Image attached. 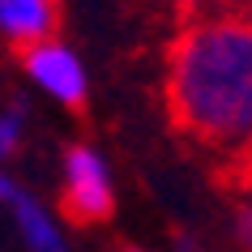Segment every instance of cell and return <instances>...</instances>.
<instances>
[{
    "mask_svg": "<svg viewBox=\"0 0 252 252\" xmlns=\"http://www.w3.org/2000/svg\"><path fill=\"white\" fill-rule=\"evenodd\" d=\"M167 111L214 158L252 167V9L197 13L167 56Z\"/></svg>",
    "mask_w": 252,
    "mask_h": 252,
    "instance_id": "obj_1",
    "label": "cell"
},
{
    "mask_svg": "<svg viewBox=\"0 0 252 252\" xmlns=\"http://www.w3.org/2000/svg\"><path fill=\"white\" fill-rule=\"evenodd\" d=\"M60 210L64 218L90 226L111 218L116 210V192H111V171L98 158V150L90 146H73L64 154V188H60Z\"/></svg>",
    "mask_w": 252,
    "mask_h": 252,
    "instance_id": "obj_2",
    "label": "cell"
},
{
    "mask_svg": "<svg viewBox=\"0 0 252 252\" xmlns=\"http://www.w3.org/2000/svg\"><path fill=\"white\" fill-rule=\"evenodd\" d=\"M22 60H26V73L52 98H60L64 107L86 103V68H81V60L68 52L64 43H56V39L30 43V47H22Z\"/></svg>",
    "mask_w": 252,
    "mask_h": 252,
    "instance_id": "obj_3",
    "label": "cell"
},
{
    "mask_svg": "<svg viewBox=\"0 0 252 252\" xmlns=\"http://www.w3.org/2000/svg\"><path fill=\"white\" fill-rule=\"evenodd\" d=\"M9 210H13V226H17V235H22V244H26V252H68L64 226L56 222V214L39 197H30V192L17 188Z\"/></svg>",
    "mask_w": 252,
    "mask_h": 252,
    "instance_id": "obj_4",
    "label": "cell"
},
{
    "mask_svg": "<svg viewBox=\"0 0 252 252\" xmlns=\"http://www.w3.org/2000/svg\"><path fill=\"white\" fill-rule=\"evenodd\" d=\"M56 30V0H0V34L22 43H43Z\"/></svg>",
    "mask_w": 252,
    "mask_h": 252,
    "instance_id": "obj_5",
    "label": "cell"
},
{
    "mask_svg": "<svg viewBox=\"0 0 252 252\" xmlns=\"http://www.w3.org/2000/svg\"><path fill=\"white\" fill-rule=\"evenodd\" d=\"M22 111H0V158H13L22 146Z\"/></svg>",
    "mask_w": 252,
    "mask_h": 252,
    "instance_id": "obj_6",
    "label": "cell"
},
{
    "mask_svg": "<svg viewBox=\"0 0 252 252\" xmlns=\"http://www.w3.org/2000/svg\"><path fill=\"white\" fill-rule=\"evenodd\" d=\"M252 192V188H248ZM235 231H239V239H244V248L252 252V197L239 205V218H235Z\"/></svg>",
    "mask_w": 252,
    "mask_h": 252,
    "instance_id": "obj_7",
    "label": "cell"
},
{
    "mask_svg": "<svg viewBox=\"0 0 252 252\" xmlns=\"http://www.w3.org/2000/svg\"><path fill=\"white\" fill-rule=\"evenodd\" d=\"M13 192H17V184L4 175V167H0V205H9V201H13Z\"/></svg>",
    "mask_w": 252,
    "mask_h": 252,
    "instance_id": "obj_8",
    "label": "cell"
},
{
    "mask_svg": "<svg viewBox=\"0 0 252 252\" xmlns=\"http://www.w3.org/2000/svg\"><path fill=\"white\" fill-rule=\"evenodd\" d=\"M124 252H141V248H124Z\"/></svg>",
    "mask_w": 252,
    "mask_h": 252,
    "instance_id": "obj_9",
    "label": "cell"
}]
</instances>
